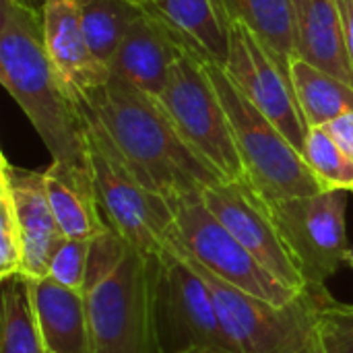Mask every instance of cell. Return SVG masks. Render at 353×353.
<instances>
[{
  "label": "cell",
  "mask_w": 353,
  "mask_h": 353,
  "mask_svg": "<svg viewBox=\"0 0 353 353\" xmlns=\"http://www.w3.org/2000/svg\"><path fill=\"white\" fill-rule=\"evenodd\" d=\"M79 110L101 126L137 180L170 207L228 182L186 145L157 97L116 74L83 97Z\"/></svg>",
  "instance_id": "obj_1"
},
{
  "label": "cell",
  "mask_w": 353,
  "mask_h": 353,
  "mask_svg": "<svg viewBox=\"0 0 353 353\" xmlns=\"http://www.w3.org/2000/svg\"><path fill=\"white\" fill-rule=\"evenodd\" d=\"M0 83L23 110L52 159H85L89 141L79 103L43 43V17L17 0H0Z\"/></svg>",
  "instance_id": "obj_2"
},
{
  "label": "cell",
  "mask_w": 353,
  "mask_h": 353,
  "mask_svg": "<svg viewBox=\"0 0 353 353\" xmlns=\"http://www.w3.org/2000/svg\"><path fill=\"white\" fill-rule=\"evenodd\" d=\"M157 259L112 228L91 240L87 306L93 353H161L155 323Z\"/></svg>",
  "instance_id": "obj_3"
},
{
  "label": "cell",
  "mask_w": 353,
  "mask_h": 353,
  "mask_svg": "<svg viewBox=\"0 0 353 353\" xmlns=\"http://www.w3.org/2000/svg\"><path fill=\"white\" fill-rule=\"evenodd\" d=\"M203 62L230 118L234 141L250 186L267 203L310 196L327 190L306 163L304 155L250 101L225 66L207 52H203Z\"/></svg>",
  "instance_id": "obj_4"
},
{
  "label": "cell",
  "mask_w": 353,
  "mask_h": 353,
  "mask_svg": "<svg viewBox=\"0 0 353 353\" xmlns=\"http://www.w3.org/2000/svg\"><path fill=\"white\" fill-rule=\"evenodd\" d=\"M203 48L192 39L174 64L163 93L157 97L186 145L223 180L246 178L230 118L203 62Z\"/></svg>",
  "instance_id": "obj_5"
},
{
  "label": "cell",
  "mask_w": 353,
  "mask_h": 353,
  "mask_svg": "<svg viewBox=\"0 0 353 353\" xmlns=\"http://www.w3.org/2000/svg\"><path fill=\"white\" fill-rule=\"evenodd\" d=\"M184 256L209 285L223 327L238 352L325 353L314 323L312 300L306 290L290 304L275 306L225 283L186 252Z\"/></svg>",
  "instance_id": "obj_6"
},
{
  "label": "cell",
  "mask_w": 353,
  "mask_h": 353,
  "mask_svg": "<svg viewBox=\"0 0 353 353\" xmlns=\"http://www.w3.org/2000/svg\"><path fill=\"white\" fill-rule=\"evenodd\" d=\"M93 178L108 225L132 248L147 256L165 250L174 211L165 199L143 186L116 153L101 126L83 114Z\"/></svg>",
  "instance_id": "obj_7"
},
{
  "label": "cell",
  "mask_w": 353,
  "mask_h": 353,
  "mask_svg": "<svg viewBox=\"0 0 353 353\" xmlns=\"http://www.w3.org/2000/svg\"><path fill=\"white\" fill-rule=\"evenodd\" d=\"M155 323L161 353L196 347L238 352L223 327L209 285L170 240L157 259Z\"/></svg>",
  "instance_id": "obj_8"
},
{
  "label": "cell",
  "mask_w": 353,
  "mask_h": 353,
  "mask_svg": "<svg viewBox=\"0 0 353 353\" xmlns=\"http://www.w3.org/2000/svg\"><path fill=\"white\" fill-rule=\"evenodd\" d=\"M172 211L174 223L168 240L225 283L275 306H285L300 296L271 275L232 236V232L207 209L203 194L174 203Z\"/></svg>",
  "instance_id": "obj_9"
},
{
  "label": "cell",
  "mask_w": 353,
  "mask_h": 353,
  "mask_svg": "<svg viewBox=\"0 0 353 353\" xmlns=\"http://www.w3.org/2000/svg\"><path fill=\"white\" fill-rule=\"evenodd\" d=\"M345 190H323L269 203L273 219L308 288H327L337 269L347 263Z\"/></svg>",
  "instance_id": "obj_10"
},
{
  "label": "cell",
  "mask_w": 353,
  "mask_h": 353,
  "mask_svg": "<svg viewBox=\"0 0 353 353\" xmlns=\"http://www.w3.org/2000/svg\"><path fill=\"white\" fill-rule=\"evenodd\" d=\"M228 33L230 50L223 64L225 70L250 101L281 130V134L304 153L310 128L298 105L290 66H285L242 21L230 19Z\"/></svg>",
  "instance_id": "obj_11"
},
{
  "label": "cell",
  "mask_w": 353,
  "mask_h": 353,
  "mask_svg": "<svg viewBox=\"0 0 353 353\" xmlns=\"http://www.w3.org/2000/svg\"><path fill=\"white\" fill-rule=\"evenodd\" d=\"M207 209L232 232V236L283 285L302 294L306 281L283 242L269 203L246 178L228 180L203 190Z\"/></svg>",
  "instance_id": "obj_12"
},
{
  "label": "cell",
  "mask_w": 353,
  "mask_h": 353,
  "mask_svg": "<svg viewBox=\"0 0 353 353\" xmlns=\"http://www.w3.org/2000/svg\"><path fill=\"white\" fill-rule=\"evenodd\" d=\"M190 43L192 39L168 19L157 0H149L145 12L122 39L110 64V72L159 97L174 64L188 52Z\"/></svg>",
  "instance_id": "obj_13"
},
{
  "label": "cell",
  "mask_w": 353,
  "mask_h": 353,
  "mask_svg": "<svg viewBox=\"0 0 353 353\" xmlns=\"http://www.w3.org/2000/svg\"><path fill=\"white\" fill-rule=\"evenodd\" d=\"M0 180L8 186L23 242L21 279L48 277L50 261L62 242V232L54 217L43 172L12 165L0 157Z\"/></svg>",
  "instance_id": "obj_14"
},
{
  "label": "cell",
  "mask_w": 353,
  "mask_h": 353,
  "mask_svg": "<svg viewBox=\"0 0 353 353\" xmlns=\"http://www.w3.org/2000/svg\"><path fill=\"white\" fill-rule=\"evenodd\" d=\"M43 43L48 56L79 103L110 79V68L101 64L83 33L77 0H48L43 10Z\"/></svg>",
  "instance_id": "obj_15"
},
{
  "label": "cell",
  "mask_w": 353,
  "mask_h": 353,
  "mask_svg": "<svg viewBox=\"0 0 353 353\" xmlns=\"http://www.w3.org/2000/svg\"><path fill=\"white\" fill-rule=\"evenodd\" d=\"M43 353H93L87 296L52 277L23 279Z\"/></svg>",
  "instance_id": "obj_16"
},
{
  "label": "cell",
  "mask_w": 353,
  "mask_h": 353,
  "mask_svg": "<svg viewBox=\"0 0 353 353\" xmlns=\"http://www.w3.org/2000/svg\"><path fill=\"white\" fill-rule=\"evenodd\" d=\"M43 178L64 238L93 240L110 228L99 205L89 155L85 159H52Z\"/></svg>",
  "instance_id": "obj_17"
},
{
  "label": "cell",
  "mask_w": 353,
  "mask_h": 353,
  "mask_svg": "<svg viewBox=\"0 0 353 353\" xmlns=\"http://www.w3.org/2000/svg\"><path fill=\"white\" fill-rule=\"evenodd\" d=\"M296 58L353 85L337 0H292Z\"/></svg>",
  "instance_id": "obj_18"
},
{
  "label": "cell",
  "mask_w": 353,
  "mask_h": 353,
  "mask_svg": "<svg viewBox=\"0 0 353 353\" xmlns=\"http://www.w3.org/2000/svg\"><path fill=\"white\" fill-rule=\"evenodd\" d=\"M290 77L298 105L308 128L327 126L335 118L353 112V85L300 60H290Z\"/></svg>",
  "instance_id": "obj_19"
},
{
  "label": "cell",
  "mask_w": 353,
  "mask_h": 353,
  "mask_svg": "<svg viewBox=\"0 0 353 353\" xmlns=\"http://www.w3.org/2000/svg\"><path fill=\"white\" fill-rule=\"evenodd\" d=\"M83 33L93 56L110 68L122 39L149 0H77Z\"/></svg>",
  "instance_id": "obj_20"
},
{
  "label": "cell",
  "mask_w": 353,
  "mask_h": 353,
  "mask_svg": "<svg viewBox=\"0 0 353 353\" xmlns=\"http://www.w3.org/2000/svg\"><path fill=\"white\" fill-rule=\"evenodd\" d=\"M228 19L248 25L273 54L290 66L296 56L294 2L292 0H221Z\"/></svg>",
  "instance_id": "obj_21"
},
{
  "label": "cell",
  "mask_w": 353,
  "mask_h": 353,
  "mask_svg": "<svg viewBox=\"0 0 353 353\" xmlns=\"http://www.w3.org/2000/svg\"><path fill=\"white\" fill-rule=\"evenodd\" d=\"M168 19L211 58L225 64L230 50L228 12L221 0H157Z\"/></svg>",
  "instance_id": "obj_22"
},
{
  "label": "cell",
  "mask_w": 353,
  "mask_h": 353,
  "mask_svg": "<svg viewBox=\"0 0 353 353\" xmlns=\"http://www.w3.org/2000/svg\"><path fill=\"white\" fill-rule=\"evenodd\" d=\"M0 353H43L35 314L21 277L4 281Z\"/></svg>",
  "instance_id": "obj_23"
},
{
  "label": "cell",
  "mask_w": 353,
  "mask_h": 353,
  "mask_svg": "<svg viewBox=\"0 0 353 353\" xmlns=\"http://www.w3.org/2000/svg\"><path fill=\"white\" fill-rule=\"evenodd\" d=\"M302 155L327 190H353V159L323 126L308 130Z\"/></svg>",
  "instance_id": "obj_24"
},
{
  "label": "cell",
  "mask_w": 353,
  "mask_h": 353,
  "mask_svg": "<svg viewBox=\"0 0 353 353\" xmlns=\"http://www.w3.org/2000/svg\"><path fill=\"white\" fill-rule=\"evenodd\" d=\"M325 353H353V304L335 300L327 288H308Z\"/></svg>",
  "instance_id": "obj_25"
},
{
  "label": "cell",
  "mask_w": 353,
  "mask_h": 353,
  "mask_svg": "<svg viewBox=\"0 0 353 353\" xmlns=\"http://www.w3.org/2000/svg\"><path fill=\"white\" fill-rule=\"evenodd\" d=\"M89 254H91V240H77V238H62L58 244L52 261L48 277L58 281L60 285L85 294L87 273H89Z\"/></svg>",
  "instance_id": "obj_26"
},
{
  "label": "cell",
  "mask_w": 353,
  "mask_h": 353,
  "mask_svg": "<svg viewBox=\"0 0 353 353\" xmlns=\"http://www.w3.org/2000/svg\"><path fill=\"white\" fill-rule=\"evenodd\" d=\"M23 261V242L14 203L8 186L0 180V277L2 281L19 277Z\"/></svg>",
  "instance_id": "obj_27"
},
{
  "label": "cell",
  "mask_w": 353,
  "mask_h": 353,
  "mask_svg": "<svg viewBox=\"0 0 353 353\" xmlns=\"http://www.w3.org/2000/svg\"><path fill=\"white\" fill-rule=\"evenodd\" d=\"M331 139L341 147V151L345 155H350L353 159V112H347L339 118H335L333 122H329L327 126H323Z\"/></svg>",
  "instance_id": "obj_28"
},
{
  "label": "cell",
  "mask_w": 353,
  "mask_h": 353,
  "mask_svg": "<svg viewBox=\"0 0 353 353\" xmlns=\"http://www.w3.org/2000/svg\"><path fill=\"white\" fill-rule=\"evenodd\" d=\"M337 6H339V14H341L345 48H347V54H350L353 66V0H337Z\"/></svg>",
  "instance_id": "obj_29"
},
{
  "label": "cell",
  "mask_w": 353,
  "mask_h": 353,
  "mask_svg": "<svg viewBox=\"0 0 353 353\" xmlns=\"http://www.w3.org/2000/svg\"><path fill=\"white\" fill-rule=\"evenodd\" d=\"M17 2L23 4V6H27V8H33V10H39L41 12L48 0H17Z\"/></svg>",
  "instance_id": "obj_30"
},
{
  "label": "cell",
  "mask_w": 353,
  "mask_h": 353,
  "mask_svg": "<svg viewBox=\"0 0 353 353\" xmlns=\"http://www.w3.org/2000/svg\"><path fill=\"white\" fill-rule=\"evenodd\" d=\"M180 353H238V352H225V350H211V347H196V350H188V352Z\"/></svg>",
  "instance_id": "obj_31"
},
{
  "label": "cell",
  "mask_w": 353,
  "mask_h": 353,
  "mask_svg": "<svg viewBox=\"0 0 353 353\" xmlns=\"http://www.w3.org/2000/svg\"><path fill=\"white\" fill-rule=\"evenodd\" d=\"M347 265L353 269V246L350 248V252H347Z\"/></svg>",
  "instance_id": "obj_32"
},
{
  "label": "cell",
  "mask_w": 353,
  "mask_h": 353,
  "mask_svg": "<svg viewBox=\"0 0 353 353\" xmlns=\"http://www.w3.org/2000/svg\"><path fill=\"white\" fill-rule=\"evenodd\" d=\"M352 192H353V190H352Z\"/></svg>",
  "instance_id": "obj_33"
}]
</instances>
